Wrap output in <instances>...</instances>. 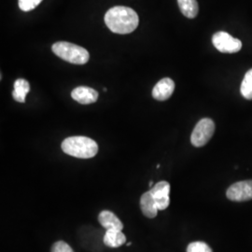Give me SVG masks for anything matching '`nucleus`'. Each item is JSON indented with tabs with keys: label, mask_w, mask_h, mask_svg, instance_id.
<instances>
[{
	"label": "nucleus",
	"mask_w": 252,
	"mask_h": 252,
	"mask_svg": "<svg viewBox=\"0 0 252 252\" xmlns=\"http://www.w3.org/2000/svg\"><path fill=\"white\" fill-rule=\"evenodd\" d=\"M140 207H141L142 213L147 218L153 219L157 216L158 207L156 206V203H155L150 190L146 191L142 194V196L140 198Z\"/></svg>",
	"instance_id": "9b49d317"
},
{
	"label": "nucleus",
	"mask_w": 252,
	"mask_h": 252,
	"mask_svg": "<svg viewBox=\"0 0 252 252\" xmlns=\"http://www.w3.org/2000/svg\"><path fill=\"white\" fill-rule=\"evenodd\" d=\"M42 0H18L19 8L23 11H30L37 7Z\"/></svg>",
	"instance_id": "f3484780"
},
{
	"label": "nucleus",
	"mask_w": 252,
	"mask_h": 252,
	"mask_svg": "<svg viewBox=\"0 0 252 252\" xmlns=\"http://www.w3.org/2000/svg\"><path fill=\"white\" fill-rule=\"evenodd\" d=\"M153 181H150V186H151V187H153Z\"/></svg>",
	"instance_id": "6ab92c4d"
},
{
	"label": "nucleus",
	"mask_w": 252,
	"mask_h": 252,
	"mask_svg": "<svg viewBox=\"0 0 252 252\" xmlns=\"http://www.w3.org/2000/svg\"><path fill=\"white\" fill-rule=\"evenodd\" d=\"M241 94L246 99H252V68L246 73L241 83Z\"/></svg>",
	"instance_id": "2eb2a0df"
},
{
	"label": "nucleus",
	"mask_w": 252,
	"mask_h": 252,
	"mask_svg": "<svg viewBox=\"0 0 252 252\" xmlns=\"http://www.w3.org/2000/svg\"><path fill=\"white\" fill-rule=\"evenodd\" d=\"M98 220H99L100 224L107 230L122 231L124 229V224L119 220V218L114 213H112L108 210H104L100 213Z\"/></svg>",
	"instance_id": "9d476101"
},
{
	"label": "nucleus",
	"mask_w": 252,
	"mask_h": 252,
	"mask_svg": "<svg viewBox=\"0 0 252 252\" xmlns=\"http://www.w3.org/2000/svg\"><path fill=\"white\" fill-rule=\"evenodd\" d=\"M187 252H213L210 247L204 242H193L189 244Z\"/></svg>",
	"instance_id": "dca6fc26"
},
{
	"label": "nucleus",
	"mask_w": 252,
	"mask_h": 252,
	"mask_svg": "<svg viewBox=\"0 0 252 252\" xmlns=\"http://www.w3.org/2000/svg\"><path fill=\"white\" fill-rule=\"evenodd\" d=\"M158 207V210L166 209L170 204V184L167 181H160L150 190Z\"/></svg>",
	"instance_id": "0eeeda50"
},
{
	"label": "nucleus",
	"mask_w": 252,
	"mask_h": 252,
	"mask_svg": "<svg viewBox=\"0 0 252 252\" xmlns=\"http://www.w3.org/2000/svg\"><path fill=\"white\" fill-rule=\"evenodd\" d=\"M52 50L56 56L74 64H84L90 59V54L86 49L66 41L54 43Z\"/></svg>",
	"instance_id": "7ed1b4c3"
},
{
	"label": "nucleus",
	"mask_w": 252,
	"mask_h": 252,
	"mask_svg": "<svg viewBox=\"0 0 252 252\" xmlns=\"http://www.w3.org/2000/svg\"><path fill=\"white\" fill-rule=\"evenodd\" d=\"M71 96L75 101L83 105H88L96 102L98 98V92L90 87L79 86L72 91Z\"/></svg>",
	"instance_id": "1a4fd4ad"
},
{
	"label": "nucleus",
	"mask_w": 252,
	"mask_h": 252,
	"mask_svg": "<svg viewBox=\"0 0 252 252\" xmlns=\"http://www.w3.org/2000/svg\"><path fill=\"white\" fill-rule=\"evenodd\" d=\"M175 90V82L169 78H164L159 81L153 88V97L158 101L167 100Z\"/></svg>",
	"instance_id": "6e6552de"
},
{
	"label": "nucleus",
	"mask_w": 252,
	"mask_h": 252,
	"mask_svg": "<svg viewBox=\"0 0 252 252\" xmlns=\"http://www.w3.org/2000/svg\"><path fill=\"white\" fill-rule=\"evenodd\" d=\"M62 150L63 153L73 157L89 159L96 155L98 145L87 136H70L63 140Z\"/></svg>",
	"instance_id": "f03ea898"
},
{
	"label": "nucleus",
	"mask_w": 252,
	"mask_h": 252,
	"mask_svg": "<svg viewBox=\"0 0 252 252\" xmlns=\"http://www.w3.org/2000/svg\"><path fill=\"white\" fill-rule=\"evenodd\" d=\"M30 91V84L25 79H17L14 82V89L12 92L13 98L20 103H25L27 94Z\"/></svg>",
	"instance_id": "ddd939ff"
},
{
	"label": "nucleus",
	"mask_w": 252,
	"mask_h": 252,
	"mask_svg": "<svg viewBox=\"0 0 252 252\" xmlns=\"http://www.w3.org/2000/svg\"><path fill=\"white\" fill-rule=\"evenodd\" d=\"M212 42L217 50L223 54H235L242 48V42L230 34L220 31L212 36Z\"/></svg>",
	"instance_id": "39448f33"
},
{
	"label": "nucleus",
	"mask_w": 252,
	"mask_h": 252,
	"mask_svg": "<svg viewBox=\"0 0 252 252\" xmlns=\"http://www.w3.org/2000/svg\"><path fill=\"white\" fill-rule=\"evenodd\" d=\"M125 234L120 230H107L103 242L109 248H119L126 243Z\"/></svg>",
	"instance_id": "f8f14e48"
},
{
	"label": "nucleus",
	"mask_w": 252,
	"mask_h": 252,
	"mask_svg": "<svg viewBox=\"0 0 252 252\" xmlns=\"http://www.w3.org/2000/svg\"><path fill=\"white\" fill-rule=\"evenodd\" d=\"M52 252H74L71 247L63 241H58L54 244Z\"/></svg>",
	"instance_id": "a211bd4d"
},
{
	"label": "nucleus",
	"mask_w": 252,
	"mask_h": 252,
	"mask_svg": "<svg viewBox=\"0 0 252 252\" xmlns=\"http://www.w3.org/2000/svg\"><path fill=\"white\" fill-rule=\"evenodd\" d=\"M181 13L187 18H195L198 14L199 6L196 0H178Z\"/></svg>",
	"instance_id": "4468645a"
},
{
	"label": "nucleus",
	"mask_w": 252,
	"mask_h": 252,
	"mask_svg": "<svg viewBox=\"0 0 252 252\" xmlns=\"http://www.w3.org/2000/svg\"><path fill=\"white\" fill-rule=\"evenodd\" d=\"M227 197L234 202H244L252 199V180L239 181L233 184L226 193Z\"/></svg>",
	"instance_id": "423d86ee"
},
{
	"label": "nucleus",
	"mask_w": 252,
	"mask_h": 252,
	"mask_svg": "<svg viewBox=\"0 0 252 252\" xmlns=\"http://www.w3.org/2000/svg\"><path fill=\"white\" fill-rule=\"evenodd\" d=\"M215 124L211 119L205 118L199 121L190 135V142L196 148L207 144L214 135Z\"/></svg>",
	"instance_id": "20e7f679"
},
{
	"label": "nucleus",
	"mask_w": 252,
	"mask_h": 252,
	"mask_svg": "<svg viewBox=\"0 0 252 252\" xmlns=\"http://www.w3.org/2000/svg\"><path fill=\"white\" fill-rule=\"evenodd\" d=\"M107 27L116 34H130L139 24V18L135 10L128 7L117 6L108 9L105 15Z\"/></svg>",
	"instance_id": "f257e3e1"
}]
</instances>
